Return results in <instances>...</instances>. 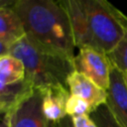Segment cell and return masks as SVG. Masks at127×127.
Segmentation results:
<instances>
[{"instance_id":"cell-1","label":"cell","mask_w":127,"mask_h":127,"mask_svg":"<svg viewBox=\"0 0 127 127\" xmlns=\"http://www.w3.org/2000/svg\"><path fill=\"white\" fill-rule=\"evenodd\" d=\"M71 26L75 48L108 55L127 32V16L105 0H61Z\"/></svg>"},{"instance_id":"cell-2","label":"cell","mask_w":127,"mask_h":127,"mask_svg":"<svg viewBox=\"0 0 127 127\" xmlns=\"http://www.w3.org/2000/svg\"><path fill=\"white\" fill-rule=\"evenodd\" d=\"M13 10L19 16L25 36L30 42L74 59L75 45L71 26L61 0H18Z\"/></svg>"},{"instance_id":"cell-3","label":"cell","mask_w":127,"mask_h":127,"mask_svg":"<svg viewBox=\"0 0 127 127\" xmlns=\"http://www.w3.org/2000/svg\"><path fill=\"white\" fill-rule=\"evenodd\" d=\"M9 54L21 60L26 69V80L33 88L67 87V78L75 70L74 59L40 48L26 36L10 47Z\"/></svg>"},{"instance_id":"cell-4","label":"cell","mask_w":127,"mask_h":127,"mask_svg":"<svg viewBox=\"0 0 127 127\" xmlns=\"http://www.w3.org/2000/svg\"><path fill=\"white\" fill-rule=\"evenodd\" d=\"M43 90L31 89L4 114L6 127H51L43 111Z\"/></svg>"},{"instance_id":"cell-5","label":"cell","mask_w":127,"mask_h":127,"mask_svg":"<svg viewBox=\"0 0 127 127\" xmlns=\"http://www.w3.org/2000/svg\"><path fill=\"white\" fill-rule=\"evenodd\" d=\"M112 64L107 55L90 48L79 49L74 57V69L106 90L110 83Z\"/></svg>"},{"instance_id":"cell-6","label":"cell","mask_w":127,"mask_h":127,"mask_svg":"<svg viewBox=\"0 0 127 127\" xmlns=\"http://www.w3.org/2000/svg\"><path fill=\"white\" fill-rule=\"evenodd\" d=\"M106 105L121 125L127 127V87L122 72L112 65Z\"/></svg>"},{"instance_id":"cell-7","label":"cell","mask_w":127,"mask_h":127,"mask_svg":"<svg viewBox=\"0 0 127 127\" xmlns=\"http://www.w3.org/2000/svg\"><path fill=\"white\" fill-rule=\"evenodd\" d=\"M66 84L69 93L84 99L93 111L99 106L106 104L107 91L99 87L84 74L74 70L68 76Z\"/></svg>"},{"instance_id":"cell-8","label":"cell","mask_w":127,"mask_h":127,"mask_svg":"<svg viewBox=\"0 0 127 127\" xmlns=\"http://www.w3.org/2000/svg\"><path fill=\"white\" fill-rule=\"evenodd\" d=\"M43 111L51 123L58 122L67 116L66 103L70 95L65 86H51L43 90Z\"/></svg>"},{"instance_id":"cell-9","label":"cell","mask_w":127,"mask_h":127,"mask_svg":"<svg viewBox=\"0 0 127 127\" xmlns=\"http://www.w3.org/2000/svg\"><path fill=\"white\" fill-rule=\"evenodd\" d=\"M24 37L23 24L13 8L0 9V41L11 47Z\"/></svg>"},{"instance_id":"cell-10","label":"cell","mask_w":127,"mask_h":127,"mask_svg":"<svg viewBox=\"0 0 127 127\" xmlns=\"http://www.w3.org/2000/svg\"><path fill=\"white\" fill-rule=\"evenodd\" d=\"M26 79V69L18 58L7 54L0 57V82L15 84Z\"/></svg>"},{"instance_id":"cell-11","label":"cell","mask_w":127,"mask_h":127,"mask_svg":"<svg viewBox=\"0 0 127 127\" xmlns=\"http://www.w3.org/2000/svg\"><path fill=\"white\" fill-rule=\"evenodd\" d=\"M31 89H33V87L26 79L15 84L0 82V105L5 109V113Z\"/></svg>"},{"instance_id":"cell-12","label":"cell","mask_w":127,"mask_h":127,"mask_svg":"<svg viewBox=\"0 0 127 127\" xmlns=\"http://www.w3.org/2000/svg\"><path fill=\"white\" fill-rule=\"evenodd\" d=\"M107 57L114 67L121 72H127V32Z\"/></svg>"},{"instance_id":"cell-13","label":"cell","mask_w":127,"mask_h":127,"mask_svg":"<svg viewBox=\"0 0 127 127\" xmlns=\"http://www.w3.org/2000/svg\"><path fill=\"white\" fill-rule=\"evenodd\" d=\"M90 117L98 127H121L106 104L95 109L90 114Z\"/></svg>"},{"instance_id":"cell-14","label":"cell","mask_w":127,"mask_h":127,"mask_svg":"<svg viewBox=\"0 0 127 127\" xmlns=\"http://www.w3.org/2000/svg\"><path fill=\"white\" fill-rule=\"evenodd\" d=\"M91 106L82 98L70 94L66 103V114L70 117L79 115H90L92 113Z\"/></svg>"},{"instance_id":"cell-15","label":"cell","mask_w":127,"mask_h":127,"mask_svg":"<svg viewBox=\"0 0 127 127\" xmlns=\"http://www.w3.org/2000/svg\"><path fill=\"white\" fill-rule=\"evenodd\" d=\"M73 127H98L90 115H79L71 117Z\"/></svg>"},{"instance_id":"cell-16","label":"cell","mask_w":127,"mask_h":127,"mask_svg":"<svg viewBox=\"0 0 127 127\" xmlns=\"http://www.w3.org/2000/svg\"><path fill=\"white\" fill-rule=\"evenodd\" d=\"M51 127H73L71 117L67 115L64 118H63L62 120H60L58 122H55V123H52Z\"/></svg>"},{"instance_id":"cell-17","label":"cell","mask_w":127,"mask_h":127,"mask_svg":"<svg viewBox=\"0 0 127 127\" xmlns=\"http://www.w3.org/2000/svg\"><path fill=\"white\" fill-rule=\"evenodd\" d=\"M18 0H0V9L13 8Z\"/></svg>"},{"instance_id":"cell-18","label":"cell","mask_w":127,"mask_h":127,"mask_svg":"<svg viewBox=\"0 0 127 127\" xmlns=\"http://www.w3.org/2000/svg\"><path fill=\"white\" fill-rule=\"evenodd\" d=\"M9 50H10V46L0 41V57L9 54Z\"/></svg>"},{"instance_id":"cell-19","label":"cell","mask_w":127,"mask_h":127,"mask_svg":"<svg viewBox=\"0 0 127 127\" xmlns=\"http://www.w3.org/2000/svg\"><path fill=\"white\" fill-rule=\"evenodd\" d=\"M122 75H123V78H124V81H125L126 87H127V72H122Z\"/></svg>"},{"instance_id":"cell-20","label":"cell","mask_w":127,"mask_h":127,"mask_svg":"<svg viewBox=\"0 0 127 127\" xmlns=\"http://www.w3.org/2000/svg\"><path fill=\"white\" fill-rule=\"evenodd\" d=\"M1 113H5V109L0 105V114H1Z\"/></svg>"},{"instance_id":"cell-21","label":"cell","mask_w":127,"mask_h":127,"mask_svg":"<svg viewBox=\"0 0 127 127\" xmlns=\"http://www.w3.org/2000/svg\"><path fill=\"white\" fill-rule=\"evenodd\" d=\"M0 127H3V126H2V125H1V124H0Z\"/></svg>"}]
</instances>
